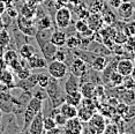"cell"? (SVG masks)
<instances>
[{
  "label": "cell",
  "mask_w": 135,
  "mask_h": 134,
  "mask_svg": "<svg viewBox=\"0 0 135 134\" xmlns=\"http://www.w3.org/2000/svg\"><path fill=\"white\" fill-rule=\"evenodd\" d=\"M47 94V98L50 99L52 108H58L61 103L65 102V91L61 89L59 80L54 78L50 79V82H49L47 87L45 88Z\"/></svg>",
  "instance_id": "1"
},
{
  "label": "cell",
  "mask_w": 135,
  "mask_h": 134,
  "mask_svg": "<svg viewBox=\"0 0 135 134\" xmlns=\"http://www.w3.org/2000/svg\"><path fill=\"white\" fill-rule=\"evenodd\" d=\"M41 110H43V102L41 99L36 98V97H31L29 99V102L27 103L26 108L23 110V128L21 130V132H27V128L31 123V120L33 119L36 114L38 113Z\"/></svg>",
  "instance_id": "2"
},
{
  "label": "cell",
  "mask_w": 135,
  "mask_h": 134,
  "mask_svg": "<svg viewBox=\"0 0 135 134\" xmlns=\"http://www.w3.org/2000/svg\"><path fill=\"white\" fill-rule=\"evenodd\" d=\"M16 26L17 30L26 35L27 37H33L36 31H37V27H36L35 20L29 19V17H24L22 15H17L16 16Z\"/></svg>",
  "instance_id": "3"
},
{
  "label": "cell",
  "mask_w": 135,
  "mask_h": 134,
  "mask_svg": "<svg viewBox=\"0 0 135 134\" xmlns=\"http://www.w3.org/2000/svg\"><path fill=\"white\" fill-rule=\"evenodd\" d=\"M46 69L51 78H54L59 81L62 80L67 75V73H68L67 64L64 61H59V60H51V61H49Z\"/></svg>",
  "instance_id": "4"
},
{
  "label": "cell",
  "mask_w": 135,
  "mask_h": 134,
  "mask_svg": "<svg viewBox=\"0 0 135 134\" xmlns=\"http://www.w3.org/2000/svg\"><path fill=\"white\" fill-rule=\"evenodd\" d=\"M73 15L72 12L68 7L66 6H61L56 11V14H54V21H56V26L59 29H65L68 28L70 22H72Z\"/></svg>",
  "instance_id": "5"
},
{
  "label": "cell",
  "mask_w": 135,
  "mask_h": 134,
  "mask_svg": "<svg viewBox=\"0 0 135 134\" xmlns=\"http://www.w3.org/2000/svg\"><path fill=\"white\" fill-rule=\"evenodd\" d=\"M105 118L103 117L100 113H94L93 117L90 118V120L88 121V130L84 128L82 130V133L84 132H90V133H103L104 128H105Z\"/></svg>",
  "instance_id": "6"
},
{
  "label": "cell",
  "mask_w": 135,
  "mask_h": 134,
  "mask_svg": "<svg viewBox=\"0 0 135 134\" xmlns=\"http://www.w3.org/2000/svg\"><path fill=\"white\" fill-rule=\"evenodd\" d=\"M68 71L72 73V74H74L81 79L82 76H84L85 73L88 72V64L85 63L83 59H81V58L75 57L74 60H72V63L69 64Z\"/></svg>",
  "instance_id": "7"
},
{
  "label": "cell",
  "mask_w": 135,
  "mask_h": 134,
  "mask_svg": "<svg viewBox=\"0 0 135 134\" xmlns=\"http://www.w3.org/2000/svg\"><path fill=\"white\" fill-rule=\"evenodd\" d=\"M43 118H44V112L41 110L37 114L33 117L31 123L27 128L26 133L30 134H43L44 133V127H43Z\"/></svg>",
  "instance_id": "8"
},
{
  "label": "cell",
  "mask_w": 135,
  "mask_h": 134,
  "mask_svg": "<svg viewBox=\"0 0 135 134\" xmlns=\"http://www.w3.org/2000/svg\"><path fill=\"white\" fill-rule=\"evenodd\" d=\"M62 128H64V133L80 134L82 133L83 125H82V121L78 117H74V118H70V119H67V123Z\"/></svg>",
  "instance_id": "9"
},
{
  "label": "cell",
  "mask_w": 135,
  "mask_h": 134,
  "mask_svg": "<svg viewBox=\"0 0 135 134\" xmlns=\"http://www.w3.org/2000/svg\"><path fill=\"white\" fill-rule=\"evenodd\" d=\"M87 24L93 31H99L104 24V21L100 13L95 12L93 14H89L87 17Z\"/></svg>",
  "instance_id": "10"
},
{
  "label": "cell",
  "mask_w": 135,
  "mask_h": 134,
  "mask_svg": "<svg viewBox=\"0 0 135 134\" xmlns=\"http://www.w3.org/2000/svg\"><path fill=\"white\" fill-rule=\"evenodd\" d=\"M80 86H81V80H80V78L70 73L68 75V78H67L65 84H64V91H65V94L74 93V91L80 90Z\"/></svg>",
  "instance_id": "11"
},
{
  "label": "cell",
  "mask_w": 135,
  "mask_h": 134,
  "mask_svg": "<svg viewBox=\"0 0 135 134\" xmlns=\"http://www.w3.org/2000/svg\"><path fill=\"white\" fill-rule=\"evenodd\" d=\"M134 63L132 59H128V58H121L115 65V71L119 72L121 75L124 76H127V75L131 74L132 69L134 68Z\"/></svg>",
  "instance_id": "12"
},
{
  "label": "cell",
  "mask_w": 135,
  "mask_h": 134,
  "mask_svg": "<svg viewBox=\"0 0 135 134\" xmlns=\"http://www.w3.org/2000/svg\"><path fill=\"white\" fill-rule=\"evenodd\" d=\"M27 65L30 69H44L47 66V61L44 59V57L33 53L31 57L27 59Z\"/></svg>",
  "instance_id": "13"
},
{
  "label": "cell",
  "mask_w": 135,
  "mask_h": 134,
  "mask_svg": "<svg viewBox=\"0 0 135 134\" xmlns=\"http://www.w3.org/2000/svg\"><path fill=\"white\" fill-rule=\"evenodd\" d=\"M117 14L122 20H128L134 15V5L132 2H121L117 8Z\"/></svg>",
  "instance_id": "14"
},
{
  "label": "cell",
  "mask_w": 135,
  "mask_h": 134,
  "mask_svg": "<svg viewBox=\"0 0 135 134\" xmlns=\"http://www.w3.org/2000/svg\"><path fill=\"white\" fill-rule=\"evenodd\" d=\"M57 49H58V46H56L51 41L45 42V43H43L42 45H39V50H41L43 57H44V59L46 60L47 63L53 59V56H54V53H56Z\"/></svg>",
  "instance_id": "15"
},
{
  "label": "cell",
  "mask_w": 135,
  "mask_h": 134,
  "mask_svg": "<svg viewBox=\"0 0 135 134\" xmlns=\"http://www.w3.org/2000/svg\"><path fill=\"white\" fill-rule=\"evenodd\" d=\"M14 73L11 71L9 68H4L0 69V83L5 84L6 87H8L9 89L15 88V81H14Z\"/></svg>",
  "instance_id": "16"
},
{
  "label": "cell",
  "mask_w": 135,
  "mask_h": 134,
  "mask_svg": "<svg viewBox=\"0 0 135 134\" xmlns=\"http://www.w3.org/2000/svg\"><path fill=\"white\" fill-rule=\"evenodd\" d=\"M58 110L61 114H64L67 119H70V118H74L78 116V108L74 105H70L68 103L64 102L58 106Z\"/></svg>",
  "instance_id": "17"
},
{
  "label": "cell",
  "mask_w": 135,
  "mask_h": 134,
  "mask_svg": "<svg viewBox=\"0 0 135 134\" xmlns=\"http://www.w3.org/2000/svg\"><path fill=\"white\" fill-rule=\"evenodd\" d=\"M80 93L83 98H93L96 94V86L93 82H81L80 86Z\"/></svg>",
  "instance_id": "18"
},
{
  "label": "cell",
  "mask_w": 135,
  "mask_h": 134,
  "mask_svg": "<svg viewBox=\"0 0 135 134\" xmlns=\"http://www.w3.org/2000/svg\"><path fill=\"white\" fill-rule=\"evenodd\" d=\"M120 88V93H119V97H120L121 102L126 103L128 105H134L135 104V93L134 89H124L121 86L118 87Z\"/></svg>",
  "instance_id": "19"
},
{
  "label": "cell",
  "mask_w": 135,
  "mask_h": 134,
  "mask_svg": "<svg viewBox=\"0 0 135 134\" xmlns=\"http://www.w3.org/2000/svg\"><path fill=\"white\" fill-rule=\"evenodd\" d=\"M66 38H67V35L62 30H53L51 34V37H50V41L53 43L56 46L60 47V46H65V43H66Z\"/></svg>",
  "instance_id": "20"
},
{
  "label": "cell",
  "mask_w": 135,
  "mask_h": 134,
  "mask_svg": "<svg viewBox=\"0 0 135 134\" xmlns=\"http://www.w3.org/2000/svg\"><path fill=\"white\" fill-rule=\"evenodd\" d=\"M109 64V59L105 56H96L90 63V67L95 72H102Z\"/></svg>",
  "instance_id": "21"
},
{
  "label": "cell",
  "mask_w": 135,
  "mask_h": 134,
  "mask_svg": "<svg viewBox=\"0 0 135 134\" xmlns=\"http://www.w3.org/2000/svg\"><path fill=\"white\" fill-rule=\"evenodd\" d=\"M94 113H95V111L93 109L88 108L87 105L80 104V109H78V116H76V117H78L82 123H88V121L90 120V118L93 117Z\"/></svg>",
  "instance_id": "22"
},
{
  "label": "cell",
  "mask_w": 135,
  "mask_h": 134,
  "mask_svg": "<svg viewBox=\"0 0 135 134\" xmlns=\"http://www.w3.org/2000/svg\"><path fill=\"white\" fill-rule=\"evenodd\" d=\"M17 52H19L20 58H22V59H28L33 53H36V49L29 43H23L20 46L19 50H17Z\"/></svg>",
  "instance_id": "23"
},
{
  "label": "cell",
  "mask_w": 135,
  "mask_h": 134,
  "mask_svg": "<svg viewBox=\"0 0 135 134\" xmlns=\"http://www.w3.org/2000/svg\"><path fill=\"white\" fill-rule=\"evenodd\" d=\"M82 99H83V97H82L80 90L74 91V93H70V94H66L65 95V102L68 103L70 105L76 106V108L82 103Z\"/></svg>",
  "instance_id": "24"
},
{
  "label": "cell",
  "mask_w": 135,
  "mask_h": 134,
  "mask_svg": "<svg viewBox=\"0 0 135 134\" xmlns=\"http://www.w3.org/2000/svg\"><path fill=\"white\" fill-rule=\"evenodd\" d=\"M37 6H36V5H31V4H29V2H26V4H23V6L21 7L19 14L22 15V16H24V17L33 19V17H35V15H36V8H37Z\"/></svg>",
  "instance_id": "25"
},
{
  "label": "cell",
  "mask_w": 135,
  "mask_h": 134,
  "mask_svg": "<svg viewBox=\"0 0 135 134\" xmlns=\"http://www.w3.org/2000/svg\"><path fill=\"white\" fill-rule=\"evenodd\" d=\"M37 30H42V29H50L52 28V21L50 19V16L46 14H44L43 16H39L37 20L35 21Z\"/></svg>",
  "instance_id": "26"
},
{
  "label": "cell",
  "mask_w": 135,
  "mask_h": 134,
  "mask_svg": "<svg viewBox=\"0 0 135 134\" xmlns=\"http://www.w3.org/2000/svg\"><path fill=\"white\" fill-rule=\"evenodd\" d=\"M11 42H12V36L9 31L6 28H2L0 30V46L2 49H7L9 46Z\"/></svg>",
  "instance_id": "27"
},
{
  "label": "cell",
  "mask_w": 135,
  "mask_h": 134,
  "mask_svg": "<svg viewBox=\"0 0 135 134\" xmlns=\"http://www.w3.org/2000/svg\"><path fill=\"white\" fill-rule=\"evenodd\" d=\"M122 80H124V75H121L120 73L117 72V71H113L111 73V75H110V78H109L110 84H111L112 87H115V88L121 86Z\"/></svg>",
  "instance_id": "28"
},
{
  "label": "cell",
  "mask_w": 135,
  "mask_h": 134,
  "mask_svg": "<svg viewBox=\"0 0 135 134\" xmlns=\"http://www.w3.org/2000/svg\"><path fill=\"white\" fill-rule=\"evenodd\" d=\"M2 58H4V60L8 65L12 60L19 58V52H17V50H15V49H5L4 53H2Z\"/></svg>",
  "instance_id": "29"
},
{
  "label": "cell",
  "mask_w": 135,
  "mask_h": 134,
  "mask_svg": "<svg viewBox=\"0 0 135 134\" xmlns=\"http://www.w3.org/2000/svg\"><path fill=\"white\" fill-rule=\"evenodd\" d=\"M65 45L69 50H75V49H79V46H81V39L78 36H69L66 38Z\"/></svg>",
  "instance_id": "30"
},
{
  "label": "cell",
  "mask_w": 135,
  "mask_h": 134,
  "mask_svg": "<svg viewBox=\"0 0 135 134\" xmlns=\"http://www.w3.org/2000/svg\"><path fill=\"white\" fill-rule=\"evenodd\" d=\"M36 79H37V86L41 88H46L49 82H50L51 76L49 74H45V73H38L36 74Z\"/></svg>",
  "instance_id": "31"
},
{
  "label": "cell",
  "mask_w": 135,
  "mask_h": 134,
  "mask_svg": "<svg viewBox=\"0 0 135 134\" xmlns=\"http://www.w3.org/2000/svg\"><path fill=\"white\" fill-rule=\"evenodd\" d=\"M43 127H44V133L57 127V124L52 116H44V118H43Z\"/></svg>",
  "instance_id": "32"
},
{
  "label": "cell",
  "mask_w": 135,
  "mask_h": 134,
  "mask_svg": "<svg viewBox=\"0 0 135 134\" xmlns=\"http://www.w3.org/2000/svg\"><path fill=\"white\" fill-rule=\"evenodd\" d=\"M52 60H59V61H64V63L67 60V52L62 49V46L57 49V51H56V53H54L53 59Z\"/></svg>",
  "instance_id": "33"
},
{
  "label": "cell",
  "mask_w": 135,
  "mask_h": 134,
  "mask_svg": "<svg viewBox=\"0 0 135 134\" xmlns=\"http://www.w3.org/2000/svg\"><path fill=\"white\" fill-rule=\"evenodd\" d=\"M121 87L124 88V89H135V81L132 79L131 75L124 76V80H122Z\"/></svg>",
  "instance_id": "34"
},
{
  "label": "cell",
  "mask_w": 135,
  "mask_h": 134,
  "mask_svg": "<svg viewBox=\"0 0 135 134\" xmlns=\"http://www.w3.org/2000/svg\"><path fill=\"white\" fill-rule=\"evenodd\" d=\"M15 75H16V78L19 80H26V79H28L31 75V69L29 67H22Z\"/></svg>",
  "instance_id": "35"
},
{
  "label": "cell",
  "mask_w": 135,
  "mask_h": 134,
  "mask_svg": "<svg viewBox=\"0 0 135 134\" xmlns=\"http://www.w3.org/2000/svg\"><path fill=\"white\" fill-rule=\"evenodd\" d=\"M124 34L126 36H135V21L126 23L124 26Z\"/></svg>",
  "instance_id": "36"
},
{
  "label": "cell",
  "mask_w": 135,
  "mask_h": 134,
  "mask_svg": "<svg viewBox=\"0 0 135 134\" xmlns=\"http://www.w3.org/2000/svg\"><path fill=\"white\" fill-rule=\"evenodd\" d=\"M32 96H33V97H36V98H38V99H41L42 102H44V100H46V99H47L46 90H45L44 88H41V87H39V89H37V90L33 91Z\"/></svg>",
  "instance_id": "37"
},
{
  "label": "cell",
  "mask_w": 135,
  "mask_h": 134,
  "mask_svg": "<svg viewBox=\"0 0 135 134\" xmlns=\"http://www.w3.org/2000/svg\"><path fill=\"white\" fill-rule=\"evenodd\" d=\"M103 133H105V134H117V133H119L118 125H117V124H113V123L106 124Z\"/></svg>",
  "instance_id": "38"
},
{
  "label": "cell",
  "mask_w": 135,
  "mask_h": 134,
  "mask_svg": "<svg viewBox=\"0 0 135 134\" xmlns=\"http://www.w3.org/2000/svg\"><path fill=\"white\" fill-rule=\"evenodd\" d=\"M87 28H89L88 27V24H87V21L83 20V19H80L78 20L75 22V29H76V31L78 32H82V31H84Z\"/></svg>",
  "instance_id": "39"
},
{
  "label": "cell",
  "mask_w": 135,
  "mask_h": 134,
  "mask_svg": "<svg viewBox=\"0 0 135 134\" xmlns=\"http://www.w3.org/2000/svg\"><path fill=\"white\" fill-rule=\"evenodd\" d=\"M128 109H129V105L126 104L124 102H121L120 104H118V106H117V111H118V113H120V114H126V112L128 111Z\"/></svg>",
  "instance_id": "40"
},
{
  "label": "cell",
  "mask_w": 135,
  "mask_h": 134,
  "mask_svg": "<svg viewBox=\"0 0 135 134\" xmlns=\"http://www.w3.org/2000/svg\"><path fill=\"white\" fill-rule=\"evenodd\" d=\"M121 2H122L121 0H109V6L111 8H114V9H117V8L121 5Z\"/></svg>",
  "instance_id": "41"
},
{
  "label": "cell",
  "mask_w": 135,
  "mask_h": 134,
  "mask_svg": "<svg viewBox=\"0 0 135 134\" xmlns=\"http://www.w3.org/2000/svg\"><path fill=\"white\" fill-rule=\"evenodd\" d=\"M6 12V2L4 0H0V16Z\"/></svg>",
  "instance_id": "42"
},
{
  "label": "cell",
  "mask_w": 135,
  "mask_h": 134,
  "mask_svg": "<svg viewBox=\"0 0 135 134\" xmlns=\"http://www.w3.org/2000/svg\"><path fill=\"white\" fill-rule=\"evenodd\" d=\"M45 0H27V2H29V4H31V5H41V4H43Z\"/></svg>",
  "instance_id": "43"
},
{
  "label": "cell",
  "mask_w": 135,
  "mask_h": 134,
  "mask_svg": "<svg viewBox=\"0 0 135 134\" xmlns=\"http://www.w3.org/2000/svg\"><path fill=\"white\" fill-rule=\"evenodd\" d=\"M6 67H8L7 63L4 60V58L0 57V69H4V68H6Z\"/></svg>",
  "instance_id": "44"
},
{
  "label": "cell",
  "mask_w": 135,
  "mask_h": 134,
  "mask_svg": "<svg viewBox=\"0 0 135 134\" xmlns=\"http://www.w3.org/2000/svg\"><path fill=\"white\" fill-rule=\"evenodd\" d=\"M56 1H57L58 4H59V5L64 6V4H67V2H69L70 0H56Z\"/></svg>",
  "instance_id": "45"
},
{
  "label": "cell",
  "mask_w": 135,
  "mask_h": 134,
  "mask_svg": "<svg viewBox=\"0 0 135 134\" xmlns=\"http://www.w3.org/2000/svg\"><path fill=\"white\" fill-rule=\"evenodd\" d=\"M131 76H132V79H133V80L135 81V66H134V68L133 69H132V72H131Z\"/></svg>",
  "instance_id": "46"
},
{
  "label": "cell",
  "mask_w": 135,
  "mask_h": 134,
  "mask_svg": "<svg viewBox=\"0 0 135 134\" xmlns=\"http://www.w3.org/2000/svg\"><path fill=\"white\" fill-rule=\"evenodd\" d=\"M2 116H4V112L0 110V133H1V120H2Z\"/></svg>",
  "instance_id": "47"
},
{
  "label": "cell",
  "mask_w": 135,
  "mask_h": 134,
  "mask_svg": "<svg viewBox=\"0 0 135 134\" xmlns=\"http://www.w3.org/2000/svg\"><path fill=\"white\" fill-rule=\"evenodd\" d=\"M4 50H5V49H2L1 46H0V57H2V53H4Z\"/></svg>",
  "instance_id": "48"
},
{
  "label": "cell",
  "mask_w": 135,
  "mask_h": 134,
  "mask_svg": "<svg viewBox=\"0 0 135 134\" xmlns=\"http://www.w3.org/2000/svg\"><path fill=\"white\" fill-rule=\"evenodd\" d=\"M121 1H122V2H132L133 0H121Z\"/></svg>",
  "instance_id": "49"
},
{
  "label": "cell",
  "mask_w": 135,
  "mask_h": 134,
  "mask_svg": "<svg viewBox=\"0 0 135 134\" xmlns=\"http://www.w3.org/2000/svg\"><path fill=\"white\" fill-rule=\"evenodd\" d=\"M133 63L135 64V53H134V58H133Z\"/></svg>",
  "instance_id": "50"
},
{
  "label": "cell",
  "mask_w": 135,
  "mask_h": 134,
  "mask_svg": "<svg viewBox=\"0 0 135 134\" xmlns=\"http://www.w3.org/2000/svg\"><path fill=\"white\" fill-rule=\"evenodd\" d=\"M134 14H135V6H134Z\"/></svg>",
  "instance_id": "51"
},
{
  "label": "cell",
  "mask_w": 135,
  "mask_h": 134,
  "mask_svg": "<svg viewBox=\"0 0 135 134\" xmlns=\"http://www.w3.org/2000/svg\"><path fill=\"white\" fill-rule=\"evenodd\" d=\"M134 131H135V124H134Z\"/></svg>",
  "instance_id": "52"
},
{
  "label": "cell",
  "mask_w": 135,
  "mask_h": 134,
  "mask_svg": "<svg viewBox=\"0 0 135 134\" xmlns=\"http://www.w3.org/2000/svg\"><path fill=\"white\" fill-rule=\"evenodd\" d=\"M134 93H135V89H134Z\"/></svg>",
  "instance_id": "53"
}]
</instances>
